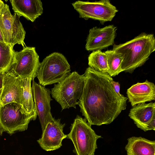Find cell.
Returning <instances> with one entry per match:
<instances>
[{"label":"cell","mask_w":155,"mask_h":155,"mask_svg":"<svg viewBox=\"0 0 155 155\" xmlns=\"http://www.w3.org/2000/svg\"><path fill=\"white\" fill-rule=\"evenodd\" d=\"M155 103L137 104L130 110L129 116L137 127L144 130L146 126L155 116Z\"/></svg>","instance_id":"16"},{"label":"cell","mask_w":155,"mask_h":155,"mask_svg":"<svg viewBox=\"0 0 155 155\" xmlns=\"http://www.w3.org/2000/svg\"><path fill=\"white\" fill-rule=\"evenodd\" d=\"M40 62L35 47L26 46L19 51H14L13 60L8 71L21 78L36 77Z\"/></svg>","instance_id":"9"},{"label":"cell","mask_w":155,"mask_h":155,"mask_svg":"<svg viewBox=\"0 0 155 155\" xmlns=\"http://www.w3.org/2000/svg\"><path fill=\"white\" fill-rule=\"evenodd\" d=\"M70 66L65 57L52 53L40 63L36 75L39 84L44 86L58 83L70 73Z\"/></svg>","instance_id":"5"},{"label":"cell","mask_w":155,"mask_h":155,"mask_svg":"<svg viewBox=\"0 0 155 155\" xmlns=\"http://www.w3.org/2000/svg\"><path fill=\"white\" fill-rule=\"evenodd\" d=\"M117 27L110 25L102 28L94 27L90 29L85 45L89 51H101L114 44Z\"/></svg>","instance_id":"11"},{"label":"cell","mask_w":155,"mask_h":155,"mask_svg":"<svg viewBox=\"0 0 155 155\" xmlns=\"http://www.w3.org/2000/svg\"><path fill=\"white\" fill-rule=\"evenodd\" d=\"M67 137L73 143L76 155H94L97 148V140L102 137L96 134L85 119L77 115Z\"/></svg>","instance_id":"4"},{"label":"cell","mask_w":155,"mask_h":155,"mask_svg":"<svg viewBox=\"0 0 155 155\" xmlns=\"http://www.w3.org/2000/svg\"><path fill=\"white\" fill-rule=\"evenodd\" d=\"M151 130H155V116H154L151 121L147 124L143 131H146Z\"/></svg>","instance_id":"22"},{"label":"cell","mask_w":155,"mask_h":155,"mask_svg":"<svg viewBox=\"0 0 155 155\" xmlns=\"http://www.w3.org/2000/svg\"><path fill=\"white\" fill-rule=\"evenodd\" d=\"M89 67L94 70L103 73H107L108 71L107 59L104 52L101 51H94L88 57Z\"/></svg>","instance_id":"19"},{"label":"cell","mask_w":155,"mask_h":155,"mask_svg":"<svg viewBox=\"0 0 155 155\" xmlns=\"http://www.w3.org/2000/svg\"><path fill=\"white\" fill-rule=\"evenodd\" d=\"M19 18L15 13L12 15L8 5L4 4L0 15V30L5 43L13 49L17 44L26 46L24 41L26 32Z\"/></svg>","instance_id":"8"},{"label":"cell","mask_w":155,"mask_h":155,"mask_svg":"<svg viewBox=\"0 0 155 155\" xmlns=\"http://www.w3.org/2000/svg\"><path fill=\"white\" fill-rule=\"evenodd\" d=\"M106 54L108 68L107 74L111 77L118 75L122 72V63L123 56L113 50H107L104 52Z\"/></svg>","instance_id":"20"},{"label":"cell","mask_w":155,"mask_h":155,"mask_svg":"<svg viewBox=\"0 0 155 155\" xmlns=\"http://www.w3.org/2000/svg\"><path fill=\"white\" fill-rule=\"evenodd\" d=\"M4 3L1 0H0V15L1 13L2 9L4 5Z\"/></svg>","instance_id":"25"},{"label":"cell","mask_w":155,"mask_h":155,"mask_svg":"<svg viewBox=\"0 0 155 155\" xmlns=\"http://www.w3.org/2000/svg\"><path fill=\"white\" fill-rule=\"evenodd\" d=\"M129 101L132 107L155 100V86L147 80L143 83L138 82L127 90Z\"/></svg>","instance_id":"14"},{"label":"cell","mask_w":155,"mask_h":155,"mask_svg":"<svg viewBox=\"0 0 155 155\" xmlns=\"http://www.w3.org/2000/svg\"><path fill=\"white\" fill-rule=\"evenodd\" d=\"M113 45L112 50L123 57L122 71L132 73L143 65L155 51V38L153 34L142 32L130 41Z\"/></svg>","instance_id":"2"},{"label":"cell","mask_w":155,"mask_h":155,"mask_svg":"<svg viewBox=\"0 0 155 155\" xmlns=\"http://www.w3.org/2000/svg\"><path fill=\"white\" fill-rule=\"evenodd\" d=\"M12 9L18 16H22L32 22L43 12L40 0H10Z\"/></svg>","instance_id":"15"},{"label":"cell","mask_w":155,"mask_h":155,"mask_svg":"<svg viewBox=\"0 0 155 155\" xmlns=\"http://www.w3.org/2000/svg\"><path fill=\"white\" fill-rule=\"evenodd\" d=\"M3 131L0 126V136L2 134Z\"/></svg>","instance_id":"27"},{"label":"cell","mask_w":155,"mask_h":155,"mask_svg":"<svg viewBox=\"0 0 155 155\" xmlns=\"http://www.w3.org/2000/svg\"><path fill=\"white\" fill-rule=\"evenodd\" d=\"M85 82L84 74H79L74 71L51 89L52 97L61 105L62 110L71 107L76 108L78 100L81 97Z\"/></svg>","instance_id":"3"},{"label":"cell","mask_w":155,"mask_h":155,"mask_svg":"<svg viewBox=\"0 0 155 155\" xmlns=\"http://www.w3.org/2000/svg\"><path fill=\"white\" fill-rule=\"evenodd\" d=\"M0 42H1L3 43H6L0 30Z\"/></svg>","instance_id":"26"},{"label":"cell","mask_w":155,"mask_h":155,"mask_svg":"<svg viewBox=\"0 0 155 155\" xmlns=\"http://www.w3.org/2000/svg\"><path fill=\"white\" fill-rule=\"evenodd\" d=\"M2 89L0 90V101H1V95L2 92Z\"/></svg>","instance_id":"28"},{"label":"cell","mask_w":155,"mask_h":155,"mask_svg":"<svg viewBox=\"0 0 155 155\" xmlns=\"http://www.w3.org/2000/svg\"><path fill=\"white\" fill-rule=\"evenodd\" d=\"M14 50L8 45L0 42V72H7L13 62Z\"/></svg>","instance_id":"21"},{"label":"cell","mask_w":155,"mask_h":155,"mask_svg":"<svg viewBox=\"0 0 155 155\" xmlns=\"http://www.w3.org/2000/svg\"><path fill=\"white\" fill-rule=\"evenodd\" d=\"M22 91L21 78L10 70L5 73L1 95L0 106L11 103L22 105Z\"/></svg>","instance_id":"13"},{"label":"cell","mask_w":155,"mask_h":155,"mask_svg":"<svg viewBox=\"0 0 155 155\" xmlns=\"http://www.w3.org/2000/svg\"><path fill=\"white\" fill-rule=\"evenodd\" d=\"M35 109L40 123L42 132L53 118L51 113V91L33 80L31 87Z\"/></svg>","instance_id":"10"},{"label":"cell","mask_w":155,"mask_h":155,"mask_svg":"<svg viewBox=\"0 0 155 155\" xmlns=\"http://www.w3.org/2000/svg\"><path fill=\"white\" fill-rule=\"evenodd\" d=\"M22 91V108L27 115L37 114L32 95L31 85V79L30 78H21Z\"/></svg>","instance_id":"18"},{"label":"cell","mask_w":155,"mask_h":155,"mask_svg":"<svg viewBox=\"0 0 155 155\" xmlns=\"http://www.w3.org/2000/svg\"><path fill=\"white\" fill-rule=\"evenodd\" d=\"M37 114L25 115L21 105L11 103L0 106V126L3 132L12 134L26 130L31 120H36Z\"/></svg>","instance_id":"6"},{"label":"cell","mask_w":155,"mask_h":155,"mask_svg":"<svg viewBox=\"0 0 155 155\" xmlns=\"http://www.w3.org/2000/svg\"><path fill=\"white\" fill-rule=\"evenodd\" d=\"M72 4L79 13V17L97 20L102 25L111 21L118 11L109 0L94 2L78 1Z\"/></svg>","instance_id":"7"},{"label":"cell","mask_w":155,"mask_h":155,"mask_svg":"<svg viewBox=\"0 0 155 155\" xmlns=\"http://www.w3.org/2000/svg\"><path fill=\"white\" fill-rule=\"evenodd\" d=\"M65 124L61 122L60 119H56L49 122L46 125L41 138L37 142L41 147L46 151L58 149L62 146L63 140L67 137L63 131Z\"/></svg>","instance_id":"12"},{"label":"cell","mask_w":155,"mask_h":155,"mask_svg":"<svg viewBox=\"0 0 155 155\" xmlns=\"http://www.w3.org/2000/svg\"><path fill=\"white\" fill-rule=\"evenodd\" d=\"M5 72H0V90L2 89L3 86V79Z\"/></svg>","instance_id":"24"},{"label":"cell","mask_w":155,"mask_h":155,"mask_svg":"<svg viewBox=\"0 0 155 155\" xmlns=\"http://www.w3.org/2000/svg\"><path fill=\"white\" fill-rule=\"evenodd\" d=\"M111 83L116 93L119 96L122 95L120 93V84L118 82H116L113 80L111 81Z\"/></svg>","instance_id":"23"},{"label":"cell","mask_w":155,"mask_h":155,"mask_svg":"<svg viewBox=\"0 0 155 155\" xmlns=\"http://www.w3.org/2000/svg\"><path fill=\"white\" fill-rule=\"evenodd\" d=\"M125 148L127 155H155V141L141 137L127 139Z\"/></svg>","instance_id":"17"},{"label":"cell","mask_w":155,"mask_h":155,"mask_svg":"<svg viewBox=\"0 0 155 155\" xmlns=\"http://www.w3.org/2000/svg\"><path fill=\"white\" fill-rule=\"evenodd\" d=\"M84 74V86L78 101L80 112L91 126L110 124L126 109L128 98L116 93L107 73L89 67Z\"/></svg>","instance_id":"1"}]
</instances>
